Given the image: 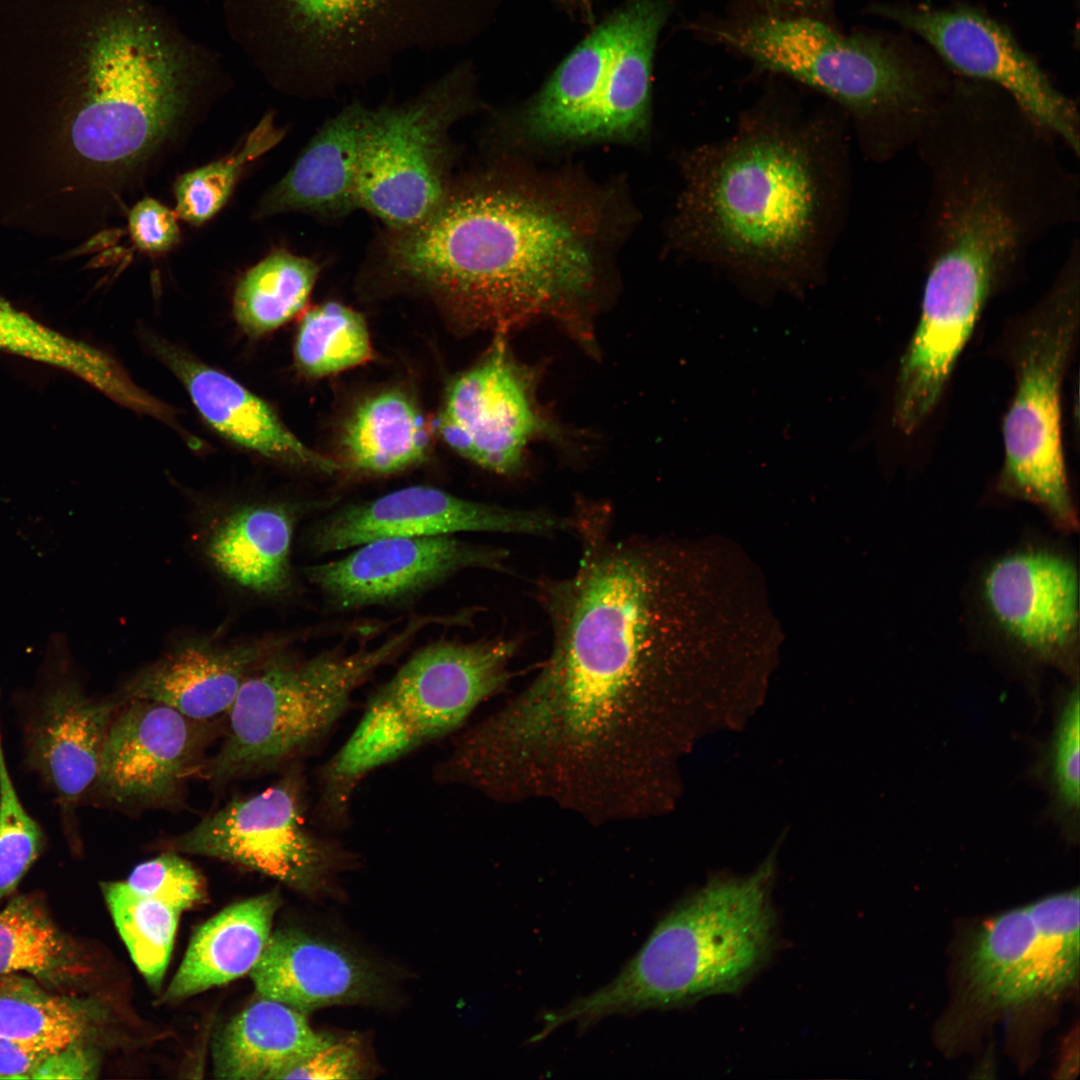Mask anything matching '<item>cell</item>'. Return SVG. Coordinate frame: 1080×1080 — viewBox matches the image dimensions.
I'll return each mask as SVG.
<instances>
[{"mask_svg": "<svg viewBox=\"0 0 1080 1080\" xmlns=\"http://www.w3.org/2000/svg\"><path fill=\"white\" fill-rule=\"evenodd\" d=\"M563 181L487 167L453 178L417 224L384 229L369 258L472 327L563 315L595 284L600 205Z\"/></svg>", "mask_w": 1080, "mask_h": 1080, "instance_id": "cell-1", "label": "cell"}, {"mask_svg": "<svg viewBox=\"0 0 1080 1080\" xmlns=\"http://www.w3.org/2000/svg\"><path fill=\"white\" fill-rule=\"evenodd\" d=\"M70 126L77 156L132 189L226 89L218 56L154 0H109L89 29Z\"/></svg>", "mask_w": 1080, "mask_h": 1080, "instance_id": "cell-2", "label": "cell"}, {"mask_svg": "<svg viewBox=\"0 0 1080 1080\" xmlns=\"http://www.w3.org/2000/svg\"><path fill=\"white\" fill-rule=\"evenodd\" d=\"M701 39L830 96L854 118L879 162L914 148L953 79L916 47L880 32L842 33L825 20L761 8L704 16Z\"/></svg>", "mask_w": 1080, "mask_h": 1080, "instance_id": "cell-3", "label": "cell"}, {"mask_svg": "<svg viewBox=\"0 0 1080 1080\" xmlns=\"http://www.w3.org/2000/svg\"><path fill=\"white\" fill-rule=\"evenodd\" d=\"M483 0H223L232 40L275 89L322 98L411 52L465 43Z\"/></svg>", "mask_w": 1080, "mask_h": 1080, "instance_id": "cell-4", "label": "cell"}, {"mask_svg": "<svg viewBox=\"0 0 1080 1080\" xmlns=\"http://www.w3.org/2000/svg\"><path fill=\"white\" fill-rule=\"evenodd\" d=\"M810 140L778 124L743 127L685 165L677 228L730 263L787 273L814 251L824 208Z\"/></svg>", "mask_w": 1080, "mask_h": 1080, "instance_id": "cell-5", "label": "cell"}, {"mask_svg": "<svg viewBox=\"0 0 1080 1080\" xmlns=\"http://www.w3.org/2000/svg\"><path fill=\"white\" fill-rule=\"evenodd\" d=\"M772 863L715 879L676 904L622 971L598 990L542 1016L548 1034L570 1023L671 1009L739 991L768 959L775 933Z\"/></svg>", "mask_w": 1080, "mask_h": 1080, "instance_id": "cell-6", "label": "cell"}, {"mask_svg": "<svg viewBox=\"0 0 1080 1080\" xmlns=\"http://www.w3.org/2000/svg\"><path fill=\"white\" fill-rule=\"evenodd\" d=\"M513 639L441 640L418 650L369 699L358 724L319 774L316 817L341 828L361 781L373 771L459 730L501 691Z\"/></svg>", "mask_w": 1080, "mask_h": 1080, "instance_id": "cell-7", "label": "cell"}, {"mask_svg": "<svg viewBox=\"0 0 1080 1080\" xmlns=\"http://www.w3.org/2000/svg\"><path fill=\"white\" fill-rule=\"evenodd\" d=\"M432 622L431 617L414 618L377 645L335 647L307 658L274 649L242 684L207 776L230 781L314 750L345 714L355 692Z\"/></svg>", "mask_w": 1080, "mask_h": 1080, "instance_id": "cell-8", "label": "cell"}, {"mask_svg": "<svg viewBox=\"0 0 1080 1080\" xmlns=\"http://www.w3.org/2000/svg\"><path fill=\"white\" fill-rule=\"evenodd\" d=\"M671 8L628 0L595 27L519 110L520 140L552 148L646 136L654 52Z\"/></svg>", "mask_w": 1080, "mask_h": 1080, "instance_id": "cell-9", "label": "cell"}, {"mask_svg": "<svg viewBox=\"0 0 1080 1080\" xmlns=\"http://www.w3.org/2000/svg\"><path fill=\"white\" fill-rule=\"evenodd\" d=\"M1080 240L1074 237L1014 349L1015 392L1003 420L1001 492L1037 505L1054 524L1077 528L1061 443V385L1079 325Z\"/></svg>", "mask_w": 1080, "mask_h": 1080, "instance_id": "cell-10", "label": "cell"}, {"mask_svg": "<svg viewBox=\"0 0 1080 1080\" xmlns=\"http://www.w3.org/2000/svg\"><path fill=\"white\" fill-rule=\"evenodd\" d=\"M479 106L470 61L455 64L401 103L367 106L357 209L386 230L411 227L430 215L454 178L452 128Z\"/></svg>", "mask_w": 1080, "mask_h": 1080, "instance_id": "cell-11", "label": "cell"}, {"mask_svg": "<svg viewBox=\"0 0 1080 1080\" xmlns=\"http://www.w3.org/2000/svg\"><path fill=\"white\" fill-rule=\"evenodd\" d=\"M868 10L922 39L960 78L1003 92L1079 156L1080 117L1076 104L997 19L963 5L936 8L874 3Z\"/></svg>", "mask_w": 1080, "mask_h": 1080, "instance_id": "cell-12", "label": "cell"}, {"mask_svg": "<svg viewBox=\"0 0 1080 1080\" xmlns=\"http://www.w3.org/2000/svg\"><path fill=\"white\" fill-rule=\"evenodd\" d=\"M304 787V776L293 764L274 785L230 801L177 836L172 847L238 864L296 889H312L331 873L340 848L308 827Z\"/></svg>", "mask_w": 1080, "mask_h": 1080, "instance_id": "cell-13", "label": "cell"}, {"mask_svg": "<svg viewBox=\"0 0 1080 1080\" xmlns=\"http://www.w3.org/2000/svg\"><path fill=\"white\" fill-rule=\"evenodd\" d=\"M1079 890L1042 898L984 923L972 937L964 972L976 998L1015 1007L1056 996L1079 970Z\"/></svg>", "mask_w": 1080, "mask_h": 1080, "instance_id": "cell-14", "label": "cell"}, {"mask_svg": "<svg viewBox=\"0 0 1080 1080\" xmlns=\"http://www.w3.org/2000/svg\"><path fill=\"white\" fill-rule=\"evenodd\" d=\"M436 427L459 455L502 475L520 470L531 440L554 432L536 407L533 376L502 339L451 383Z\"/></svg>", "mask_w": 1080, "mask_h": 1080, "instance_id": "cell-15", "label": "cell"}, {"mask_svg": "<svg viewBox=\"0 0 1080 1080\" xmlns=\"http://www.w3.org/2000/svg\"><path fill=\"white\" fill-rule=\"evenodd\" d=\"M568 520L542 510L511 509L466 500L441 489L411 486L337 512L313 532L320 553L395 537H433L460 532L548 535Z\"/></svg>", "mask_w": 1080, "mask_h": 1080, "instance_id": "cell-16", "label": "cell"}, {"mask_svg": "<svg viewBox=\"0 0 1080 1080\" xmlns=\"http://www.w3.org/2000/svg\"><path fill=\"white\" fill-rule=\"evenodd\" d=\"M126 701L108 728L95 784L118 805L168 804L196 767L205 722L165 704Z\"/></svg>", "mask_w": 1080, "mask_h": 1080, "instance_id": "cell-17", "label": "cell"}, {"mask_svg": "<svg viewBox=\"0 0 1080 1080\" xmlns=\"http://www.w3.org/2000/svg\"><path fill=\"white\" fill-rule=\"evenodd\" d=\"M982 595L994 622L1025 652L1042 662L1071 666L1079 580L1070 559L1042 549L1006 554L987 569Z\"/></svg>", "mask_w": 1080, "mask_h": 1080, "instance_id": "cell-18", "label": "cell"}, {"mask_svg": "<svg viewBox=\"0 0 1080 1080\" xmlns=\"http://www.w3.org/2000/svg\"><path fill=\"white\" fill-rule=\"evenodd\" d=\"M346 557L309 567L307 577L341 608L391 602L468 568H505L507 552L453 535L370 541Z\"/></svg>", "mask_w": 1080, "mask_h": 1080, "instance_id": "cell-19", "label": "cell"}, {"mask_svg": "<svg viewBox=\"0 0 1080 1080\" xmlns=\"http://www.w3.org/2000/svg\"><path fill=\"white\" fill-rule=\"evenodd\" d=\"M274 649L266 641L187 640L132 675L122 698L165 704L208 722L228 714L246 678Z\"/></svg>", "mask_w": 1080, "mask_h": 1080, "instance_id": "cell-20", "label": "cell"}, {"mask_svg": "<svg viewBox=\"0 0 1080 1080\" xmlns=\"http://www.w3.org/2000/svg\"><path fill=\"white\" fill-rule=\"evenodd\" d=\"M261 997L308 1013L376 1002L384 983L376 970L343 947L296 930H279L250 971Z\"/></svg>", "mask_w": 1080, "mask_h": 1080, "instance_id": "cell-21", "label": "cell"}, {"mask_svg": "<svg viewBox=\"0 0 1080 1080\" xmlns=\"http://www.w3.org/2000/svg\"><path fill=\"white\" fill-rule=\"evenodd\" d=\"M155 354L186 388L202 418L232 443L265 458L333 472L339 465L304 445L263 399L229 375L162 340Z\"/></svg>", "mask_w": 1080, "mask_h": 1080, "instance_id": "cell-22", "label": "cell"}, {"mask_svg": "<svg viewBox=\"0 0 1080 1080\" xmlns=\"http://www.w3.org/2000/svg\"><path fill=\"white\" fill-rule=\"evenodd\" d=\"M114 699L87 696L72 681L49 689L27 730L28 756L65 807L73 806L95 784Z\"/></svg>", "mask_w": 1080, "mask_h": 1080, "instance_id": "cell-23", "label": "cell"}, {"mask_svg": "<svg viewBox=\"0 0 1080 1080\" xmlns=\"http://www.w3.org/2000/svg\"><path fill=\"white\" fill-rule=\"evenodd\" d=\"M367 106L352 102L326 120L288 172L265 193L255 216L297 212L324 220L355 209L356 178Z\"/></svg>", "mask_w": 1080, "mask_h": 1080, "instance_id": "cell-24", "label": "cell"}, {"mask_svg": "<svg viewBox=\"0 0 1080 1080\" xmlns=\"http://www.w3.org/2000/svg\"><path fill=\"white\" fill-rule=\"evenodd\" d=\"M334 1038L313 1029L306 1013L261 997L224 1029L214 1048L218 1078L281 1079Z\"/></svg>", "mask_w": 1080, "mask_h": 1080, "instance_id": "cell-25", "label": "cell"}, {"mask_svg": "<svg viewBox=\"0 0 1080 1080\" xmlns=\"http://www.w3.org/2000/svg\"><path fill=\"white\" fill-rule=\"evenodd\" d=\"M278 907V895L271 892L231 905L204 923L190 942L166 1000H181L250 973L272 935Z\"/></svg>", "mask_w": 1080, "mask_h": 1080, "instance_id": "cell-26", "label": "cell"}, {"mask_svg": "<svg viewBox=\"0 0 1080 1080\" xmlns=\"http://www.w3.org/2000/svg\"><path fill=\"white\" fill-rule=\"evenodd\" d=\"M293 518L269 503L239 506L210 532L206 554L231 582L262 595H278L291 583Z\"/></svg>", "mask_w": 1080, "mask_h": 1080, "instance_id": "cell-27", "label": "cell"}, {"mask_svg": "<svg viewBox=\"0 0 1080 1080\" xmlns=\"http://www.w3.org/2000/svg\"><path fill=\"white\" fill-rule=\"evenodd\" d=\"M341 443L352 469L385 475L423 461L429 435L415 404L401 392L387 391L359 405L344 427Z\"/></svg>", "mask_w": 1080, "mask_h": 1080, "instance_id": "cell-28", "label": "cell"}, {"mask_svg": "<svg viewBox=\"0 0 1080 1080\" xmlns=\"http://www.w3.org/2000/svg\"><path fill=\"white\" fill-rule=\"evenodd\" d=\"M0 352L61 369L124 407L142 396L141 387L107 353L44 325L2 297Z\"/></svg>", "mask_w": 1080, "mask_h": 1080, "instance_id": "cell-29", "label": "cell"}, {"mask_svg": "<svg viewBox=\"0 0 1080 1080\" xmlns=\"http://www.w3.org/2000/svg\"><path fill=\"white\" fill-rule=\"evenodd\" d=\"M319 272L310 258L285 249L271 252L236 286L233 315L240 328L258 337L282 326L305 306Z\"/></svg>", "mask_w": 1080, "mask_h": 1080, "instance_id": "cell-30", "label": "cell"}, {"mask_svg": "<svg viewBox=\"0 0 1080 1080\" xmlns=\"http://www.w3.org/2000/svg\"><path fill=\"white\" fill-rule=\"evenodd\" d=\"M91 1016L80 1001L52 994L31 978L0 975V1037L56 1051L82 1040Z\"/></svg>", "mask_w": 1080, "mask_h": 1080, "instance_id": "cell-31", "label": "cell"}, {"mask_svg": "<svg viewBox=\"0 0 1080 1080\" xmlns=\"http://www.w3.org/2000/svg\"><path fill=\"white\" fill-rule=\"evenodd\" d=\"M79 971L72 946L31 899L0 910V975L26 972L56 982Z\"/></svg>", "mask_w": 1080, "mask_h": 1080, "instance_id": "cell-32", "label": "cell"}, {"mask_svg": "<svg viewBox=\"0 0 1080 1080\" xmlns=\"http://www.w3.org/2000/svg\"><path fill=\"white\" fill-rule=\"evenodd\" d=\"M1079 707L1076 683L1059 697L1051 734L1032 767L1033 777L1048 792L1049 815L1072 843L1079 837Z\"/></svg>", "mask_w": 1080, "mask_h": 1080, "instance_id": "cell-33", "label": "cell"}, {"mask_svg": "<svg viewBox=\"0 0 1080 1080\" xmlns=\"http://www.w3.org/2000/svg\"><path fill=\"white\" fill-rule=\"evenodd\" d=\"M114 924L129 954L153 987L164 977L180 912L131 890L124 881L102 884Z\"/></svg>", "mask_w": 1080, "mask_h": 1080, "instance_id": "cell-34", "label": "cell"}, {"mask_svg": "<svg viewBox=\"0 0 1080 1080\" xmlns=\"http://www.w3.org/2000/svg\"><path fill=\"white\" fill-rule=\"evenodd\" d=\"M294 352L298 367L313 377L338 373L372 357L364 318L338 302L323 303L304 315Z\"/></svg>", "mask_w": 1080, "mask_h": 1080, "instance_id": "cell-35", "label": "cell"}, {"mask_svg": "<svg viewBox=\"0 0 1080 1080\" xmlns=\"http://www.w3.org/2000/svg\"><path fill=\"white\" fill-rule=\"evenodd\" d=\"M284 135L274 113L268 112L235 152L178 177L174 185L177 216L192 225L210 220L230 198L245 167L275 147Z\"/></svg>", "mask_w": 1080, "mask_h": 1080, "instance_id": "cell-36", "label": "cell"}, {"mask_svg": "<svg viewBox=\"0 0 1080 1080\" xmlns=\"http://www.w3.org/2000/svg\"><path fill=\"white\" fill-rule=\"evenodd\" d=\"M43 841L39 825L23 808L0 741V900L11 894L36 859Z\"/></svg>", "mask_w": 1080, "mask_h": 1080, "instance_id": "cell-37", "label": "cell"}, {"mask_svg": "<svg viewBox=\"0 0 1080 1080\" xmlns=\"http://www.w3.org/2000/svg\"><path fill=\"white\" fill-rule=\"evenodd\" d=\"M124 882L134 892L161 901L179 912L198 904L205 896L201 875L174 852L140 863Z\"/></svg>", "mask_w": 1080, "mask_h": 1080, "instance_id": "cell-38", "label": "cell"}, {"mask_svg": "<svg viewBox=\"0 0 1080 1080\" xmlns=\"http://www.w3.org/2000/svg\"><path fill=\"white\" fill-rule=\"evenodd\" d=\"M128 230L136 248L152 256L169 252L180 241L177 214L151 197H144L131 208Z\"/></svg>", "mask_w": 1080, "mask_h": 1080, "instance_id": "cell-39", "label": "cell"}, {"mask_svg": "<svg viewBox=\"0 0 1080 1080\" xmlns=\"http://www.w3.org/2000/svg\"><path fill=\"white\" fill-rule=\"evenodd\" d=\"M363 1061L352 1041L335 1040L311 1057L284 1073L281 1079H358Z\"/></svg>", "mask_w": 1080, "mask_h": 1080, "instance_id": "cell-40", "label": "cell"}, {"mask_svg": "<svg viewBox=\"0 0 1080 1080\" xmlns=\"http://www.w3.org/2000/svg\"><path fill=\"white\" fill-rule=\"evenodd\" d=\"M95 1074V1056L81 1040H76L49 1054L31 1079H91Z\"/></svg>", "mask_w": 1080, "mask_h": 1080, "instance_id": "cell-41", "label": "cell"}, {"mask_svg": "<svg viewBox=\"0 0 1080 1080\" xmlns=\"http://www.w3.org/2000/svg\"><path fill=\"white\" fill-rule=\"evenodd\" d=\"M54 1051L0 1037V1079H31L37 1066Z\"/></svg>", "mask_w": 1080, "mask_h": 1080, "instance_id": "cell-42", "label": "cell"}, {"mask_svg": "<svg viewBox=\"0 0 1080 1080\" xmlns=\"http://www.w3.org/2000/svg\"><path fill=\"white\" fill-rule=\"evenodd\" d=\"M761 9L772 14L809 16L826 21L836 0H756Z\"/></svg>", "mask_w": 1080, "mask_h": 1080, "instance_id": "cell-43", "label": "cell"}]
</instances>
